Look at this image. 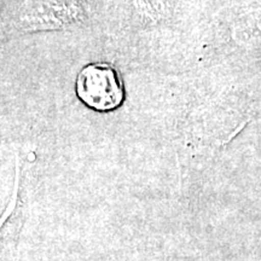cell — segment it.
I'll return each mask as SVG.
<instances>
[{
  "label": "cell",
  "mask_w": 261,
  "mask_h": 261,
  "mask_svg": "<svg viewBox=\"0 0 261 261\" xmlns=\"http://www.w3.org/2000/svg\"><path fill=\"white\" fill-rule=\"evenodd\" d=\"M77 96L96 110H112L121 104L123 89L119 75L107 64H92L79 74Z\"/></svg>",
  "instance_id": "6da1fadb"
}]
</instances>
